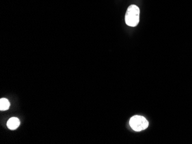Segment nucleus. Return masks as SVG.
I'll return each mask as SVG.
<instances>
[{
    "label": "nucleus",
    "instance_id": "nucleus-1",
    "mask_svg": "<svg viewBox=\"0 0 192 144\" xmlns=\"http://www.w3.org/2000/svg\"><path fill=\"white\" fill-rule=\"evenodd\" d=\"M140 9L135 5H131L128 7L125 16V21L128 26L135 27L139 22Z\"/></svg>",
    "mask_w": 192,
    "mask_h": 144
},
{
    "label": "nucleus",
    "instance_id": "nucleus-2",
    "mask_svg": "<svg viewBox=\"0 0 192 144\" xmlns=\"http://www.w3.org/2000/svg\"><path fill=\"white\" fill-rule=\"evenodd\" d=\"M131 128L136 131H141L146 129L148 126L147 120L141 116H135L130 119Z\"/></svg>",
    "mask_w": 192,
    "mask_h": 144
},
{
    "label": "nucleus",
    "instance_id": "nucleus-3",
    "mask_svg": "<svg viewBox=\"0 0 192 144\" xmlns=\"http://www.w3.org/2000/svg\"><path fill=\"white\" fill-rule=\"evenodd\" d=\"M20 124L19 119L16 117H12L10 118L8 122H7V127L10 129V130H15L16 129Z\"/></svg>",
    "mask_w": 192,
    "mask_h": 144
},
{
    "label": "nucleus",
    "instance_id": "nucleus-4",
    "mask_svg": "<svg viewBox=\"0 0 192 144\" xmlns=\"http://www.w3.org/2000/svg\"><path fill=\"white\" fill-rule=\"evenodd\" d=\"M10 103L6 98H1L0 99V110L5 111L9 109Z\"/></svg>",
    "mask_w": 192,
    "mask_h": 144
}]
</instances>
